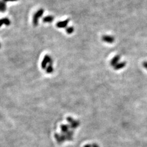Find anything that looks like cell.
Segmentation results:
<instances>
[{
    "instance_id": "cell-2",
    "label": "cell",
    "mask_w": 147,
    "mask_h": 147,
    "mask_svg": "<svg viewBox=\"0 0 147 147\" xmlns=\"http://www.w3.org/2000/svg\"><path fill=\"white\" fill-rule=\"evenodd\" d=\"M48 63L49 64V65H52L53 60L51 56H50L48 55H46L45 56L42 63H41V67H42V69H46L47 64Z\"/></svg>"
},
{
    "instance_id": "cell-10",
    "label": "cell",
    "mask_w": 147,
    "mask_h": 147,
    "mask_svg": "<svg viewBox=\"0 0 147 147\" xmlns=\"http://www.w3.org/2000/svg\"><path fill=\"white\" fill-rule=\"evenodd\" d=\"M80 123L78 120H74V121L72 123H70V128L74 129L77 128L78 126L80 125Z\"/></svg>"
},
{
    "instance_id": "cell-16",
    "label": "cell",
    "mask_w": 147,
    "mask_h": 147,
    "mask_svg": "<svg viewBox=\"0 0 147 147\" xmlns=\"http://www.w3.org/2000/svg\"><path fill=\"white\" fill-rule=\"evenodd\" d=\"M67 121L70 124V123H72L73 122H74V119L73 118H72V117H68L67 118Z\"/></svg>"
},
{
    "instance_id": "cell-5",
    "label": "cell",
    "mask_w": 147,
    "mask_h": 147,
    "mask_svg": "<svg viewBox=\"0 0 147 147\" xmlns=\"http://www.w3.org/2000/svg\"><path fill=\"white\" fill-rule=\"evenodd\" d=\"M69 22V20L67 19L66 20H64V21H60L57 22L56 26L58 28H65L67 27L68 24Z\"/></svg>"
},
{
    "instance_id": "cell-1",
    "label": "cell",
    "mask_w": 147,
    "mask_h": 147,
    "mask_svg": "<svg viewBox=\"0 0 147 147\" xmlns=\"http://www.w3.org/2000/svg\"><path fill=\"white\" fill-rule=\"evenodd\" d=\"M44 10L43 9H40L34 14L33 17V24L34 26H37L39 22V19L40 17L43 16Z\"/></svg>"
},
{
    "instance_id": "cell-12",
    "label": "cell",
    "mask_w": 147,
    "mask_h": 147,
    "mask_svg": "<svg viewBox=\"0 0 147 147\" xmlns=\"http://www.w3.org/2000/svg\"><path fill=\"white\" fill-rule=\"evenodd\" d=\"M54 17L53 16L49 15L44 17L43 19V21L44 22H51L54 20Z\"/></svg>"
},
{
    "instance_id": "cell-17",
    "label": "cell",
    "mask_w": 147,
    "mask_h": 147,
    "mask_svg": "<svg viewBox=\"0 0 147 147\" xmlns=\"http://www.w3.org/2000/svg\"><path fill=\"white\" fill-rule=\"evenodd\" d=\"M143 66L147 70V62H144L143 63Z\"/></svg>"
},
{
    "instance_id": "cell-3",
    "label": "cell",
    "mask_w": 147,
    "mask_h": 147,
    "mask_svg": "<svg viewBox=\"0 0 147 147\" xmlns=\"http://www.w3.org/2000/svg\"><path fill=\"white\" fill-rule=\"evenodd\" d=\"M55 137L56 140L57 142L59 144H61L62 143H63L66 140H67V138H66V135H64L63 134H62V135H59L58 134H56L55 135Z\"/></svg>"
},
{
    "instance_id": "cell-14",
    "label": "cell",
    "mask_w": 147,
    "mask_h": 147,
    "mask_svg": "<svg viewBox=\"0 0 147 147\" xmlns=\"http://www.w3.org/2000/svg\"><path fill=\"white\" fill-rule=\"evenodd\" d=\"M46 72L48 74H51L54 72V68H53L52 65H49L48 67H46Z\"/></svg>"
},
{
    "instance_id": "cell-7",
    "label": "cell",
    "mask_w": 147,
    "mask_h": 147,
    "mask_svg": "<svg viewBox=\"0 0 147 147\" xmlns=\"http://www.w3.org/2000/svg\"><path fill=\"white\" fill-rule=\"evenodd\" d=\"M10 23L11 22L8 18L5 17V18L1 19H0V27H1L3 24L6 26H9L10 25Z\"/></svg>"
},
{
    "instance_id": "cell-9",
    "label": "cell",
    "mask_w": 147,
    "mask_h": 147,
    "mask_svg": "<svg viewBox=\"0 0 147 147\" xmlns=\"http://www.w3.org/2000/svg\"><path fill=\"white\" fill-rule=\"evenodd\" d=\"M126 66V62H120L119 63H118L117 65H116L114 67V69L115 70H119L125 67Z\"/></svg>"
},
{
    "instance_id": "cell-13",
    "label": "cell",
    "mask_w": 147,
    "mask_h": 147,
    "mask_svg": "<svg viewBox=\"0 0 147 147\" xmlns=\"http://www.w3.org/2000/svg\"><path fill=\"white\" fill-rule=\"evenodd\" d=\"M73 131H68L65 134L67 138V140L68 141H72L73 140Z\"/></svg>"
},
{
    "instance_id": "cell-6",
    "label": "cell",
    "mask_w": 147,
    "mask_h": 147,
    "mask_svg": "<svg viewBox=\"0 0 147 147\" xmlns=\"http://www.w3.org/2000/svg\"><path fill=\"white\" fill-rule=\"evenodd\" d=\"M120 57L119 55H117L116 56H114L112 58V60L111 61V62H110L111 66L114 67L116 65H117L119 61L120 60Z\"/></svg>"
},
{
    "instance_id": "cell-15",
    "label": "cell",
    "mask_w": 147,
    "mask_h": 147,
    "mask_svg": "<svg viewBox=\"0 0 147 147\" xmlns=\"http://www.w3.org/2000/svg\"><path fill=\"white\" fill-rule=\"evenodd\" d=\"M66 32L68 34H70L73 33L74 31V28L73 27H68L66 29Z\"/></svg>"
},
{
    "instance_id": "cell-4",
    "label": "cell",
    "mask_w": 147,
    "mask_h": 147,
    "mask_svg": "<svg viewBox=\"0 0 147 147\" xmlns=\"http://www.w3.org/2000/svg\"><path fill=\"white\" fill-rule=\"evenodd\" d=\"M102 40L105 43L111 44V43H113L114 42V38L113 36L105 35V36H102Z\"/></svg>"
},
{
    "instance_id": "cell-19",
    "label": "cell",
    "mask_w": 147,
    "mask_h": 147,
    "mask_svg": "<svg viewBox=\"0 0 147 147\" xmlns=\"http://www.w3.org/2000/svg\"><path fill=\"white\" fill-rule=\"evenodd\" d=\"M83 147H92V145H85Z\"/></svg>"
},
{
    "instance_id": "cell-11",
    "label": "cell",
    "mask_w": 147,
    "mask_h": 147,
    "mask_svg": "<svg viewBox=\"0 0 147 147\" xmlns=\"http://www.w3.org/2000/svg\"><path fill=\"white\" fill-rule=\"evenodd\" d=\"M70 128V126L68 125H62L61 126V131L62 134H66L67 132L69 131V129Z\"/></svg>"
},
{
    "instance_id": "cell-18",
    "label": "cell",
    "mask_w": 147,
    "mask_h": 147,
    "mask_svg": "<svg viewBox=\"0 0 147 147\" xmlns=\"http://www.w3.org/2000/svg\"><path fill=\"white\" fill-rule=\"evenodd\" d=\"M3 1H4L5 2H9V1H16L17 0H3Z\"/></svg>"
},
{
    "instance_id": "cell-8",
    "label": "cell",
    "mask_w": 147,
    "mask_h": 147,
    "mask_svg": "<svg viewBox=\"0 0 147 147\" xmlns=\"http://www.w3.org/2000/svg\"><path fill=\"white\" fill-rule=\"evenodd\" d=\"M7 9V5L5 2L3 1H0V12L4 13Z\"/></svg>"
},
{
    "instance_id": "cell-20",
    "label": "cell",
    "mask_w": 147,
    "mask_h": 147,
    "mask_svg": "<svg viewBox=\"0 0 147 147\" xmlns=\"http://www.w3.org/2000/svg\"><path fill=\"white\" fill-rule=\"evenodd\" d=\"M0 48H1V44H0Z\"/></svg>"
}]
</instances>
